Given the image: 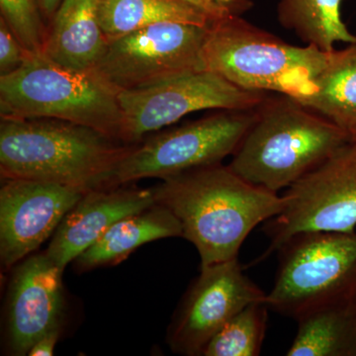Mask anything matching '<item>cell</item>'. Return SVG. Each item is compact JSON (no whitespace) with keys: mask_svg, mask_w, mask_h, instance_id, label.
Segmentation results:
<instances>
[{"mask_svg":"<svg viewBox=\"0 0 356 356\" xmlns=\"http://www.w3.org/2000/svg\"><path fill=\"white\" fill-rule=\"evenodd\" d=\"M132 147L72 122L1 118L0 173L3 179L51 182L86 193L106 188Z\"/></svg>","mask_w":356,"mask_h":356,"instance_id":"obj_2","label":"cell"},{"mask_svg":"<svg viewBox=\"0 0 356 356\" xmlns=\"http://www.w3.org/2000/svg\"><path fill=\"white\" fill-rule=\"evenodd\" d=\"M203 58L206 70L238 88L303 102L316 91L315 79L327 51L287 43L243 16L229 15L210 26Z\"/></svg>","mask_w":356,"mask_h":356,"instance_id":"obj_4","label":"cell"},{"mask_svg":"<svg viewBox=\"0 0 356 356\" xmlns=\"http://www.w3.org/2000/svg\"><path fill=\"white\" fill-rule=\"evenodd\" d=\"M202 8L216 17L225 16L238 15L252 10L254 7L252 0H182Z\"/></svg>","mask_w":356,"mask_h":356,"instance_id":"obj_24","label":"cell"},{"mask_svg":"<svg viewBox=\"0 0 356 356\" xmlns=\"http://www.w3.org/2000/svg\"><path fill=\"white\" fill-rule=\"evenodd\" d=\"M0 191V259L6 270L57 231L84 192L31 179H4Z\"/></svg>","mask_w":356,"mask_h":356,"instance_id":"obj_12","label":"cell"},{"mask_svg":"<svg viewBox=\"0 0 356 356\" xmlns=\"http://www.w3.org/2000/svg\"><path fill=\"white\" fill-rule=\"evenodd\" d=\"M97 13L108 41L159 23L207 27L219 18L182 0H97Z\"/></svg>","mask_w":356,"mask_h":356,"instance_id":"obj_18","label":"cell"},{"mask_svg":"<svg viewBox=\"0 0 356 356\" xmlns=\"http://www.w3.org/2000/svg\"><path fill=\"white\" fill-rule=\"evenodd\" d=\"M266 298V293L245 275L238 259L201 267L168 327L170 350L185 356L203 355L211 339L234 316Z\"/></svg>","mask_w":356,"mask_h":356,"instance_id":"obj_11","label":"cell"},{"mask_svg":"<svg viewBox=\"0 0 356 356\" xmlns=\"http://www.w3.org/2000/svg\"><path fill=\"white\" fill-rule=\"evenodd\" d=\"M175 236H182L181 225L165 206L154 203L115 222L95 245L74 259V267L88 271L116 266L140 245Z\"/></svg>","mask_w":356,"mask_h":356,"instance_id":"obj_16","label":"cell"},{"mask_svg":"<svg viewBox=\"0 0 356 356\" xmlns=\"http://www.w3.org/2000/svg\"><path fill=\"white\" fill-rule=\"evenodd\" d=\"M154 203L153 188L120 185L86 192L60 222L44 252L64 271L115 222Z\"/></svg>","mask_w":356,"mask_h":356,"instance_id":"obj_14","label":"cell"},{"mask_svg":"<svg viewBox=\"0 0 356 356\" xmlns=\"http://www.w3.org/2000/svg\"><path fill=\"white\" fill-rule=\"evenodd\" d=\"M315 84L314 95L300 102L356 140V43L327 51Z\"/></svg>","mask_w":356,"mask_h":356,"instance_id":"obj_17","label":"cell"},{"mask_svg":"<svg viewBox=\"0 0 356 356\" xmlns=\"http://www.w3.org/2000/svg\"><path fill=\"white\" fill-rule=\"evenodd\" d=\"M210 26L159 23L109 40L91 72L119 93L206 70L203 50Z\"/></svg>","mask_w":356,"mask_h":356,"instance_id":"obj_8","label":"cell"},{"mask_svg":"<svg viewBox=\"0 0 356 356\" xmlns=\"http://www.w3.org/2000/svg\"><path fill=\"white\" fill-rule=\"evenodd\" d=\"M283 195L286 206L280 215L264 222V231L270 243L255 264L302 232L355 231L356 140L346 142Z\"/></svg>","mask_w":356,"mask_h":356,"instance_id":"obj_9","label":"cell"},{"mask_svg":"<svg viewBox=\"0 0 356 356\" xmlns=\"http://www.w3.org/2000/svg\"><path fill=\"white\" fill-rule=\"evenodd\" d=\"M0 116L58 119L122 140L118 93L95 72L67 69L43 53H30L19 69L0 76Z\"/></svg>","mask_w":356,"mask_h":356,"instance_id":"obj_5","label":"cell"},{"mask_svg":"<svg viewBox=\"0 0 356 356\" xmlns=\"http://www.w3.org/2000/svg\"><path fill=\"white\" fill-rule=\"evenodd\" d=\"M64 0H39L40 7H41L42 14L47 26L51 25V21L55 17L58 9Z\"/></svg>","mask_w":356,"mask_h":356,"instance_id":"obj_26","label":"cell"},{"mask_svg":"<svg viewBox=\"0 0 356 356\" xmlns=\"http://www.w3.org/2000/svg\"><path fill=\"white\" fill-rule=\"evenodd\" d=\"M287 356H356V306L302 318Z\"/></svg>","mask_w":356,"mask_h":356,"instance_id":"obj_20","label":"cell"},{"mask_svg":"<svg viewBox=\"0 0 356 356\" xmlns=\"http://www.w3.org/2000/svg\"><path fill=\"white\" fill-rule=\"evenodd\" d=\"M0 13L26 50L43 53L49 28L39 0H0Z\"/></svg>","mask_w":356,"mask_h":356,"instance_id":"obj_22","label":"cell"},{"mask_svg":"<svg viewBox=\"0 0 356 356\" xmlns=\"http://www.w3.org/2000/svg\"><path fill=\"white\" fill-rule=\"evenodd\" d=\"M266 302L243 308L211 339L204 356H259L266 339L268 311Z\"/></svg>","mask_w":356,"mask_h":356,"instance_id":"obj_21","label":"cell"},{"mask_svg":"<svg viewBox=\"0 0 356 356\" xmlns=\"http://www.w3.org/2000/svg\"><path fill=\"white\" fill-rule=\"evenodd\" d=\"M266 96L238 88L210 70L186 72L147 88L121 91L122 140L138 144L149 134L201 110L257 108Z\"/></svg>","mask_w":356,"mask_h":356,"instance_id":"obj_10","label":"cell"},{"mask_svg":"<svg viewBox=\"0 0 356 356\" xmlns=\"http://www.w3.org/2000/svg\"><path fill=\"white\" fill-rule=\"evenodd\" d=\"M60 325H56L50 331L47 332L46 334L37 339L36 343L33 344L29 353H28V355H53L56 344H57L58 339H60Z\"/></svg>","mask_w":356,"mask_h":356,"instance_id":"obj_25","label":"cell"},{"mask_svg":"<svg viewBox=\"0 0 356 356\" xmlns=\"http://www.w3.org/2000/svg\"><path fill=\"white\" fill-rule=\"evenodd\" d=\"M154 201L181 225L182 238L197 250L201 267L238 259L248 235L280 215L286 198L257 186L222 163L163 178Z\"/></svg>","mask_w":356,"mask_h":356,"instance_id":"obj_1","label":"cell"},{"mask_svg":"<svg viewBox=\"0 0 356 356\" xmlns=\"http://www.w3.org/2000/svg\"><path fill=\"white\" fill-rule=\"evenodd\" d=\"M276 252L266 298L271 311L298 322L317 311L356 306V229L302 232Z\"/></svg>","mask_w":356,"mask_h":356,"instance_id":"obj_6","label":"cell"},{"mask_svg":"<svg viewBox=\"0 0 356 356\" xmlns=\"http://www.w3.org/2000/svg\"><path fill=\"white\" fill-rule=\"evenodd\" d=\"M107 44L98 20L97 0H64L49 26L43 54L67 69L91 72Z\"/></svg>","mask_w":356,"mask_h":356,"instance_id":"obj_15","label":"cell"},{"mask_svg":"<svg viewBox=\"0 0 356 356\" xmlns=\"http://www.w3.org/2000/svg\"><path fill=\"white\" fill-rule=\"evenodd\" d=\"M257 115L254 109L218 110L198 120L145 138L122 159L107 187L163 178L222 163L233 156Z\"/></svg>","mask_w":356,"mask_h":356,"instance_id":"obj_7","label":"cell"},{"mask_svg":"<svg viewBox=\"0 0 356 356\" xmlns=\"http://www.w3.org/2000/svg\"><path fill=\"white\" fill-rule=\"evenodd\" d=\"M277 19L303 43L323 51L334 50L337 43H356L343 22L341 0H280Z\"/></svg>","mask_w":356,"mask_h":356,"instance_id":"obj_19","label":"cell"},{"mask_svg":"<svg viewBox=\"0 0 356 356\" xmlns=\"http://www.w3.org/2000/svg\"><path fill=\"white\" fill-rule=\"evenodd\" d=\"M63 273L46 252L14 268L7 296V346L13 355H27L37 339L60 325Z\"/></svg>","mask_w":356,"mask_h":356,"instance_id":"obj_13","label":"cell"},{"mask_svg":"<svg viewBox=\"0 0 356 356\" xmlns=\"http://www.w3.org/2000/svg\"><path fill=\"white\" fill-rule=\"evenodd\" d=\"M29 54L3 18L0 17V76L19 69Z\"/></svg>","mask_w":356,"mask_h":356,"instance_id":"obj_23","label":"cell"},{"mask_svg":"<svg viewBox=\"0 0 356 356\" xmlns=\"http://www.w3.org/2000/svg\"><path fill=\"white\" fill-rule=\"evenodd\" d=\"M350 140L346 133L291 96L267 95L229 168L278 193L325 163Z\"/></svg>","mask_w":356,"mask_h":356,"instance_id":"obj_3","label":"cell"}]
</instances>
